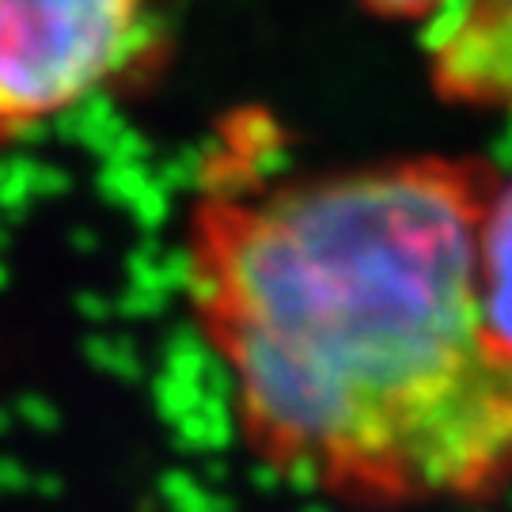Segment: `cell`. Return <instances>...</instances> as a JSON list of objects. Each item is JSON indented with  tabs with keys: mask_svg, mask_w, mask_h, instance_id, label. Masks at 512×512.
<instances>
[{
	"mask_svg": "<svg viewBox=\"0 0 512 512\" xmlns=\"http://www.w3.org/2000/svg\"><path fill=\"white\" fill-rule=\"evenodd\" d=\"M497 186L475 156L262 171L228 141L205 167L186 300L270 475L365 509L509 490L512 349L478 277Z\"/></svg>",
	"mask_w": 512,
	"mask_h": 512,
	"instance_id": "obj_1",
	"label": "cell"
},
{
	"mask_svg": "<svg viewBox=\"0 0 512 512\" xmlns=\"http://www.w3.org/2000/svg\"><path fill=\"white\" fill-rule=\"evenodd\" d=\"M152 0H0V148L92 99L141 50Z\"/></svg>",
	"mask_w": 512,
	"mask_h": 512,
	"instance_id": "obj_2",
	"label": "cell"
},
{
	"mask_svg": "<svg viewBox=\"0 0 512 512\" xmlns=\"http://www.w3.org/2000/svg\"><path fill=\"white\" fill-rule=\"evenodd\" d=\"M425 61L440 99L512 110V0H463L425 27Z\"/></svg>",
	"mask_w": 512,
	"mask_h": 512,
	"instance_id": "obj_3",
	"label": "cell"
},
{
	"mask_svg": "<svg viewBox=\"0 0 512 512\" xmlns=\"http://www.w3.org/2000/svg\"><path fill=\"white\" fill-rule=\"evenodd\" d=\"M478 277H482V304L497 338L512 349V183H501L482 224V251H478Z\"/></svg>",
	"mask_w": 512,
	"mask_h": 512,
	"instance_id": "obj_4",
	"label": "cell"
},
{
	"mask_svg": "<svg viewBox=\"0 0 512 512\" xmlns=\"http://www.w3.org/2000/svg\"><path fill=\"white\" fill-rule=\"evenodd\" d=\"M357 4L387 19H429L433 23L463 0H357Z\"/></svg>",
	"mask_w": 512,
	"mask_h": 512,
	"instance_id": "obj_5",
	"label": "cell"
}]
</instances>
